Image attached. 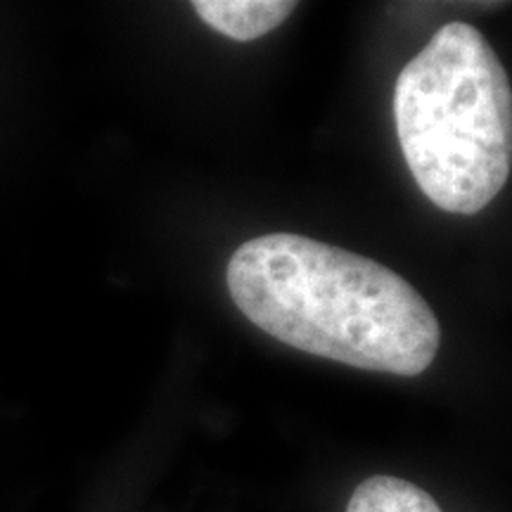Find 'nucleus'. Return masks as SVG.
Segmentation results:
<instances>
[{
	"label": "nucleus",
	"instance_id": "obj_4",
	"mask_svg": "<svg viewBox=\"0 0 512 512\" xmlns=\"http://www.w3.org/2000/svg\"><path fill=\"white\" fill-rule=\"evenodd\" d=\"M347 512H444L425 489L406 479L377 475L361 482L349 498Z\"/></svg>",
	"mask_w": 512,
	"mask_h": 512
},
{
	"label": "nucleus",
	"instance_id": "obj_3",
	"mask_svg": "<svg viewBox=\"0 0 512 512\" xmlns=\"http://www.w3.org/2000/svg\"><path fill=\"white\" fill-rule=\"evenodd\" d=\"M202 22L233 41H256L271 34L297 10L287 0H195L192 3Z\"/></svg>",
	"mask_w": 512,
	"mask_h": 512
},
{
	"label": "nucleus",
	"instance_id": "obj_2",
	"mask_svg": "<svg viewBox=\"0 0 512 512\" xmlns=\"http://www.w3.org/2000/svg\"><path fill=\"white\" fill-rule=\"evenodd\" d=\"M394 121L415 183L448 214H477L508 183L512 86L470 24H444L401 69Z\"/></svg>",
	"mask_w": 512,
	"mask_h": 512
},
{
	"label": "nucleus",
	"instance_id": "obj_1",
	"mask_svg": "<svg viewBox=\"0 0 512 512\" xmlns=\"http://www.w3.org/2000/svg\"><path fill=\"white\" fill-rule=\"evenodd\" d=\"M228 290L259 330L347 366L415 377L439 351V320L401 275L292 233L252 238L228 261Z\"/></svg>",
	"mask_w": 512,
	"mask_h": 512
}]
</instances>
